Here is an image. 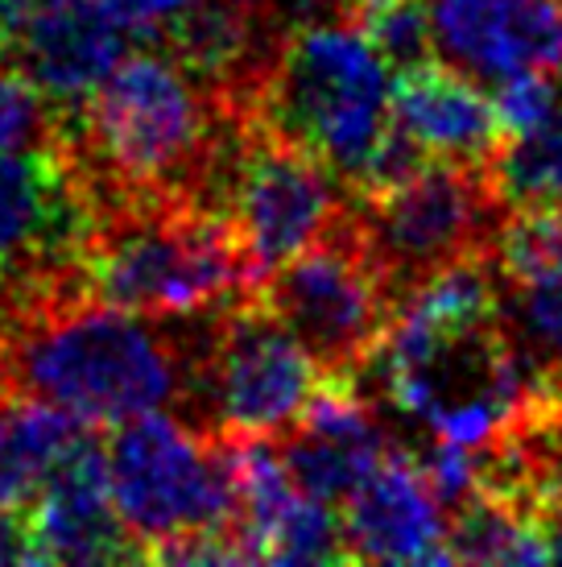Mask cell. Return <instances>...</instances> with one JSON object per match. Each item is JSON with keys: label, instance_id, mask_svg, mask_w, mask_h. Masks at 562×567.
I'll use <instances>...</instances> for the list:
<instances>
[{"label": "cell", "instance_id": "cell-5", "mask_svg": "<svg viewBox=\"0 0 562 567\" xmlns=\"http://www.w3.org/2000/svg\"><path fill=\"white\" fill-rule=\"evenodd\" d=\"M108 481L116 514L145 564L187 538L244 543L232 443L219 431L162 410L125 419L108 440Z\"/></svg>", "mask_w": 562, "mask_h": 567}, {"label": "cell", "instance_id": "cell-22", "mask_svg": "<svg viewBox=\"0 0 562 567\" xmlns=\"http://www.w3.org/2000/svg\"><path fill=\"white\" fill-rule=\"evenodd\" d=\"M95 4L108 17H116L125 30H137L154 38L170 17H178L187 4H195V0H95Z\"/></svg>", "mask_w": 562, "mask_h": 567}, {"label": "cell", "instance_id": "cell-12", "mask_svg": "<svg viewBox=\"0 0 562 567\" xmlns=\"http://www.w3.org/2000/svg\"><path fill=\"white\" fill-rule=\"evenodd\" d=\"M430 17L438 50L476 80L562 71V0H430Z\"/></svg>", "mask_w": 562, "mask_h": 567}, {"label": "cell", "instance_id": "cell-4", "mask_svg": "<svg viewBox=\"0 0 562 567\" xmlns=\"http://www.w3.org/2000/svg\"><path fill=\"white\" fill-rule=\"evenodd\" d=\"M252 116L356 190L393 133L389 66L344 17L294 25L273 54Z\"/></svg>", "mask_w": 562, "mask_h": 567}, {"label": "cell", "instance_id": "cell-24", "mask_svg": "<svg viewBox=\"0 0 562 567\" xmlns=\"http://www.w3.org/2000/svg\"><path fill=\"white\" fill-rule=\"evenodd\" d=\"M46 0H0V54L13 63V47L21 30H25V21H30L38 9H42Z\"/></svg>", "mask_w": 562, "mask_h": 567}, {"label": "cell", "instance_id": "cell-26", "mask_svg": "<svg viewBox=\"0 0 562 567\" xmlns=\"http://www.w3.org/2000/svg\"><path fill=\"white\" fill-rule=\"evenodd\" d=\"M13 394V390H9V381H4V373H0V406H4V398Z\"/></svg>", "mask_w": 562, "mask_h": 567}, {"label": "cell", "instance_id": "cell-10", "mask_svg": "<svg viewBox=\"0 0 562 567\" xmlns=\"http://www.w3.org/2000/svg\"><path fill=\"white\" fill-rule=\"evenodd\" d=\"M33 551L38 564H128L140 559L116 514L108 481V443L100 431H83L46 473L30 502Z\"/></svg>", "mask_w": 562, "mask_h": 567}, {"label": "cell", "instance_id": "cell-21", "mask_svg": "<svg viewBox=\"0 0 562 567\" xmlns=\"http://www.w3.org/2000/svg\"><path fill=\"white\" fill-rule=\"evenodd\" d=\"M497 116L504 137H517L533 128L538 121H547L550 109L559 104V75L550 71H521V75H509V80L497 83Z\"/></svg>", "mask_w": 562, "mask_h": 567}, {"label": "cell", "instance_id": "cell-23", "mask_svg": "<svg viewBox=\"0 0 562 567\" xmlns=\"http://www.w3.org/2000/svg\"><path fill=\"white\" fill-rule=\"evenodd\" d=\"M0 564H38L25 505L0 509Z\"/></svg>", "mask_w": 562, "mask_h": 567}, {"label": "cell", "instance_id": "cell-3", "mask_svg": "<svg viewBox=\"0 0 562 567\" xmlns=\"http://www.w3.org/2000/svg\"><path fill=\"white\" fill-rule=\"evenodd\" d=\"M79 282L140 316H190L261 286L232 220L190 195H116L95 207Z\"/></svg>", "mask_w": 562, "mask_h": 567}, {"label": "cell", "instance_id": "cell-1", "mask_svg": "<svg viewBox=\"0 0 562 567\" xmlns=\"http://www.w3.org/2000/svg\"><path fill=\"white\" fill-rule=\"evenodd\" d=\"M211 311L140 316L83 290L38 295L0 311V373L13 394L54 402L92 426L149 410L187 419Z\"/></svg>", "mask_w": 562, "mask_h": 567}, {"label": "cell", "instance_id": "cell-16", "mask_svg": "<svg viewBox=\"0 0 562 567\" xmlns=\"http://www.w3.org/2000/svg\"><path fill=\"white\" fill-rule=\"evenodd\" d=\"M500 207L562 216V100L547 121L504 137L485 166Z\"/></svg>", "mask_w": 562, "mask_h": 567}, {"label": "cell", "instance_id": "cell-8", "mask_svg": "<svg viewBox=\"0 0 562 567\" xmlns=\"http://www.w3.org/2000/svg\"><path fill=\"white\" fill-rule=\"evenodd\" d=\"M257 295L294 331L323 373H364L389 336L397 295L347 207L335 233L269 269Z\"/></svg>", "mask_w": 562, "mask_h": 567}, {"label": "cell", "instance_id": "cell-13", "mask_svg": "<svg viewBox=\"0 0 562 567\" xmlns=\"http://www.w3.org/2000/svg\"><path fill=\"white\" fill-rule=\"evenodd\" d=\"M125 54V25L95 0H46L25 21L13 63L30 75L66 121Z\"/></svg>", "mask_w": 562, "mask_h": 567}, {"label": "cell", "instance_id": "cell-17", "mask_svg": "<svg viewBox=\"0 0 562 567\" xmlns=\"http://www.w3.org/2000/svg\"><path fill=\"white\" fill-rule=\"evenodd\" d=\"M492 266L509 286H538L562 278V216L513 212L492 240Z\"/></svg>", "mask_w": 562, "mask_h": 567}, {"label": "cell", "instance_id": "cell-6", "mask_svg": "<svg viewBox=\"0 0 562 567\" xmlns=\"http://www.w3.org/2000/svg\"><path fill=\"white\" fill-rule=\"evenodd\" d=\"M204 204L232 220L257 274L266 278L269 269L340 228L352 207V190L252 112H232Z\"/></svg>", "mask_w": 562, "mask_h": 567}, {"label": "cell", "instance_id": "cell-15", "mask_svg": "<svg viewBox=\"0 0 562 567\" xmlns=\"http://www.w3.org/2000/svg\"><path fill=\"white\" fill-rule=\"evenodd\" d=\"M92 423L79 414L42 402V398L9 394L0 406V509H17L38 493L46 473L66 447Z\"/></svg>", "mask_w": 562, "mask_h": 567}, {"label": "cell", "instance_id": "cell-25", "mask_svg": "<svg viewBox=\"0 0 562 567\" xmlns=\"http://www.w3.org/2000/svg\"><path fill=\"white\" fill-rule=\"evenodd\" d=\"M368 4H376V0H347V21H352L360 9H368Z\"/></svg>", "mask_w": 562, "mask_h": 567}, {"label": "cell", "instance_id": "cell-7", "mask_svg": "<svg viewBox=\"0 0 562 567\" xmlns=\"http://www.w3.org/2000/svg\"><path fill=\"white\" fill-rule=\"evenodd\" d=\"M319 381V361L252 290L207 319L187 423L219 435L278 440L311 406Z\"/></svg>", "mask_w": 562, "mask_h": 567}, {"label": "cell", "instance_id": "cell-20", "mask_svg": "<svg viewBox=\"0 0 562 567\" xmlns=\"http://www.w3.org/2000/svg\"><path fill=\"white\" fill-rule=\"evenodd\" d=\"M517 323L533 357L562 373V278L517 286Z\"/></svg>", "mask_w": 562, "mask_h": 567}, {"label": "cell", "instance_id": "cell-14", "mask_svg": "<svg viewBox=\"0 0 562 567\" xmlns=\"http://www.w3.org/2000/svg\"><path fill=\"white\" fill-rule=\"evenodd\" d=\"M393 125L426 158L480 171L504 142L497 104L468 80V71L435 59L393 75Z\"/></svg>", "mask_w": 562, "mask_h": 567}, {"label": "cell", "instance_id": "cell-9", "mask_svg": "<svg viewBox=\"0 0 562 567\" xmlns=\"http://www.w3.org/2000/svg\"><path fill=\"white\" fill-rule=\"evenodd\" d=\"M497 190L480 166L426 162L406 183L381 195H352V216L381 274L389 278L397 307L438 269L492 257L497 240Z\"/></svg>", "mask_w": 562, "mask_h": 567}, {"label": "cell", "instance_id": "cell-2", "mask_svg": "<svg viewBox=\"0 0 562 567\" xmlns=\"http://www.w3.org/2000/svg\"><path fill=\"white\" fill-rule=\"evenodd\" d=\"M228 125L232 112L166 50H128L71 116L63 145L95 207L116 195H190L204 204Z\"/></svg>", "mask_w": 562, "mask_h": 567}, {"label": "cell", "instance_id": "cell-19", "mask_svg": "<svg viewBox=\"0 0 562 567\" xmlns=\"http://www.w3.org/2000/svg\"><path fill=\"white\" fill-rule=\"evenodd\" d=\"M63 112L17 63H0V150H50L66 137Z\"/></svg>", "mask_w": 562, "mask_h": 567}, {"label": "cell", "instance_id": "cell-11", "mask_svg": "<svg viewBox=\"0 0 562 567\" xmlns=\"http://www.w3.org/2000/svg\"><path fill=\"white\" fill-rule=\"evenodd\" d=\"M352 564H451L447 509L414 452L393 447L340 505Z\"/></svg>", "mask_w": 562, "mask_h": 567}, {"label": "cell", "instance_id": "cell-18", "mask_svg": "<svg viewBox=\"0 0 562 567\" xmlns=\"http://www.w3.org/2000/svg\"><path fill=\"white\" fill-rule=\"evenodd\" d=\"M352 25H360V33L373 42L381 63L389 66L393 75L430 63L438 50L435 17H430L426 0H376L352 17Z\"/></svg>", "mask_w": 562, "mask_h": 567}]
</instances>
